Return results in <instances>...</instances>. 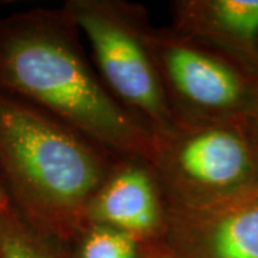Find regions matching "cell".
<instances>
[{
	"instance_id": "obj_1",
	"label": "cell",
	"mask_w": 258,
	"mask_h": 258,
	"mask_svg": "<svg viewBox=\"0 0 258 258\" xmlns=\"http://www.w3.org/2000/svg\"><path fill=\"white\" fill-rule=\"evenodd\" d=\"M0 92L46 112L116 157H151V129L108 91L63 8L0 18Z\"/></svg>"
},
{
	"instance_id": "obj_2",
	"label": "cell",
	"mask_w": 258,
	"mask_h": 258,
	"mask_svg": "<svg viewBox=\"0 0 258 258\" xmlns=\"http://www.w3.org/2000/svg\"><path fill=\"white\" fill-rule=\"evenodd\" d=\"M116 158L46 112L0 92V185L47 238L72 245Z\"/></svg>"
},
{
	"instance_id": "obj_3",
	"label": "cell",
	"mask_w": 258,
	"mask_h": 258,
	"mask_svg": "<svg viewBox=\"0 0 258 258\" xmlns=\"http://www.w3.org/2000/svg\"><path fill=\"white\" fill-rule=\"evenodd\" d=\"M168 210L203 208L258 182L241 122H179L152 132L151 157Z\"/></svg>"
},
{
	"instance_id": "obj_4",
	"label": "cell",
	"mask_w": 258,
	"mask_h": 258,
	"mask_svg": "<svg viewBox=\"0 0 258 258\" xmlns=\"http://www.w3.org/2000/svg\"><path fill=\"white\" fill-rule=\"evenodd\" d=\"M62 8L88 40L93 66L113 98L151 132L169 128L175 120L148 45L147 8L128 0H68Z\"/></svg>"
},
{
	"instance_id": "obj_5",
	"label": "cell",
	"mask_w": 258,
	"mask_h": 258,
	"mask_svg": "<svg viewBox=\"0 0 258 258\" xmlns=\"http://www.w3.org/2000/svg\"><path fill=\"white\" fill-rule=\"evenodd\" d=\"M148 45L174 120L241 122L258 82L215 50L172 28L151 26Z\"/></svg>"
},
{
	"instance_id": "obj_6",
	"label": "cell",
	"mask_w": 258,
	"mask_h": 258,
	"mask_svg": "<svg viewBox=\"0 0 258 258\" xmlns=\"http://www.w3.org/2000/svg\"><path fill=\"white\" fill-rule=\"evenodd\" d=\"M172 258H258V182L203 208L168 210Z\"/></svg>"
},
{
	"instance_id": "obj_7",
	"label": "cell",
	"mask_w": 258,
	"mask_h": 258,
	"mask_svg": "<svg viewBox=\"0 0 258 258\" xmlns=\"http://www.w3.org/2000/svg\"><path fill=\"white\" fill-rule=\"evenodd\" d=\"M88 224L118 230L142 244L164 241L168 205L151 162L141 157H118L93 195Z\"/></svg>"
},
{
	"instance_id": "obj_8",
	"label": "cell",
	"mask_w": 258,
	"mask_h": 258,
	"mask_svg": "<svg viewBox=\"0 0 258 258\" xmlns=\"http://www.w3.org/2000/svg\"><path fill=\"white\" fill-rule=\"evenodd\" d=\"M178 33L210 47L258 82V0H176Z\"/></svg>"
},
{
	"instance_id": "obj_9",
	"label": "cell",
	"mask_w": 258,
	"mask_h": 258,
	"mask_svg": "<svg viewBox=\"0 0 258 258\" xmlns=\"http://www.w3.org/2000/svg\"><path fill=\"white\" fill-rule=\"evenodd\" d=\"M0 257L71 258V249L47 238L29 224L0 185Z\"/></svg>"
},
{
	"instance_id": "obj_10",
	"label": "cell",
	"mask_w": 258,
	"mask_h": 258,
	"mask_svg": "<svg viewBox=\"0 0 258 258\" xmlns=\"http://www.w3.org/2000/svg\"><path fill=\"white\" fill-rule=\"evenodd\" d=\"M69 249L71 258H139L141 244L111 227L86 224Z\"/></svg>"
},
{
	"instance_id": "obj_11",
	"label": "cell",
	"mask_w": 258,
	"mask_h": 258,
	"mask_svg": "<svg viewBox=\"0 0 258 258\" xmlns=\"http://www.w3.org/2000/svg\"><path fill=\"white\" fill-rule=\"evenodd\" d=\"M241 125L245 131L249 142L252 145V149L255 152V157L258 159V92L255 95V99L252 102L251 108H249V111L241 119Z\"/></svg>"
},
{
	"instance_id": "obj_12",
	"label": "cell",
	"mask_w": 258,
	"mask_h": 258,
	"mask_svg": "<svg viewBox=\"0 0 258 258\" xmlns=\"http://www.w3.org/2000/svg\"><path fill=\"white\" fill-rule=\"evenodd\" d=\"M139 258H172V255L166 248L164 241H157V242L142 244Z\"/></svg>"
},
{
	"instance_id": "obj_13",
	"label": "cell",
	"mask_w": 258,
	"mask_h": 258,
	"mask_svg": "<svg viewBox=\"0 0 258 258\" xmlns=\"http://www.w3.org/2000/svg\"><path fill=\"white\" fill-rule=\"evenodd\" d=\"M0 258H2V257H0Z\"/></svg>"
}]
</instances>
